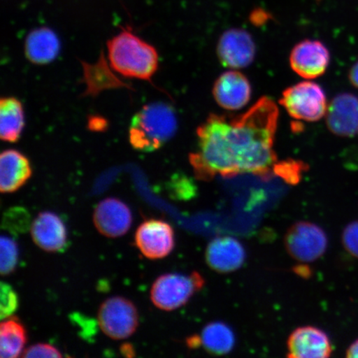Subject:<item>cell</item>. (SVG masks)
Segmentation results:
<instances>
[{"mask_svg": "<svg viewBox=\"0 0 358 358\" xmlns=\"http://www.w3.org/2000/svg\"><path fill=\"white\" fill-rule=\"evenodd\" d=\"M278 117L275 103L266 96L239 116L210 115L196 129L198 149L189 156L196 178L208 181L246 173L271 176L277 164Z\"/></svg>", "mask_w": 358, "mask_h": 358, "instance_id": "1", "label": "cell"}, {"mask_svg": "<svg viewBox=\"0 0 358 358\" xmlns=\"http://www.w3.org/2000/svg\"><path fill=\"white\" fill-rule=\"evenodd\" d=\"M110 66L125 78L149 80L159 69L156 48L131 30L123 29L107 42Z\"/></svg>", "mask_w": 358, "mask_h": 358, "instance_id": "2", "label": "cell"}, {"mask_svg": "<svg viewBox=\"0 0 358 358\" xmlns=\"http://www.w3.org/2000/svg\"><path fill=\"white\" fill-rule=\"evenodd\" d=\"M177 129L172 107L166 103H151L134 115L129 129V143L138 151H155L171 140Z\"/></svg>", "mask_w": 358, "mask_h": 358, "instance_id": "3", "label": "cell"}, {"mask_svg": "<svg viewBox=\"0 0 358 358\" xmlns=\"http://www.w3.org/2000/svg\"><path fill=\"white\" fill-rule=\"evenodd\" d=\"M204 285L205 280L199 272L187 275L169 273L154 282L150 290L151 301L161 310H176L185 306Z\"/></svg>", "mask_w": 358, "mask_h": 358, "instance_id": "4", "label": "cell"}, {"mask_svg": "<svg viewBox=\"0 0 358 358\" xmlns=\"http://www.w3.org/2000/svg\"><path fill=\"white\" fill-rule=\"evenodd\" d=\"M280 103L291 117L307 122H317L328 110L324 90L313 82L299 83L286 89Z\"/></svg>", "mask_w": 358, "mask_h": 358, "instance_id": "5", "label": "cell"}, {"mask_svg": "<svg viewBox=\"0 0 358 358\" xmlns=\"http://www.w3.org/2000/svg\"><path fill=\"white\" fill-rule=\"evenodd\" d=\"M97 320L102 332L113 340L131 337L138 326L136 306L129 299L120 296L109 298L101 303Z\"/></svg>", "mask_w": 358, "mask_h": 358, "instance_id": "6", "label": "cell"}, {"mask_svg": "<svg viewBox=\"0 0 358 358\" xmlns=\"http://www.w3.org/2000/svg\"><path fill=\"white\" fill-rule=\"evenodd\" d=\"M285 248L291 257L299 262L317 261L328 248V237L319 226L298 222L291 226L285 236Z\"/></svg>", "mask_w": 358, "mask_h": 358, "instance_id": "7", "label": "cell"}, {"mask_svg": "<svg viewBox=\"0 0 358 358\" xmlns=\"http://www.w3.org/2000/svg\"><path fill=\"white\" fill-rule=\"evenodd\" d=\"M134 238L138 249L150 259L168 257L176 244L171 225L157 219H150L141 224L137 228Z\"/></svg>", "mask_w": 358, "mask_h": 358, "instance_id": "8", "label": "cell"}, {"mask_svg": "<svg viewBox=\"0 0 358 358\" xmlns=\"http://www.w3.org/2000/svg\"><path fill=\"white\" fill-rule=\"evenodd\" d=\"M256 43L248 31L231 29L219 39L217 55L223 66L237 70L252 64L256 57Z\"/></svg>", "mask_w": 358, "mask_h": 358, "instance_id": "9", "label": "cell"}, {"mask_svg": "<svg viewBox=\"0 0 358 358\" xmlns=\"http://www.w3.org/2000/svg\"><path fill=\"white\" fill-rule=\"evenodd\" d=\"M291 69L304 79H315L324 75L329 66L330 52L324 43L304 40L290 53Z\"/></svg>", "mask_w": 358, "mask_h": 358, "instance_id": "10", "label": "cell"}, {"mask_svg": "<svg viewBox=\"0 0 358 358\" xmlns=\"http://www.w3.org/2000/svg\"><path fill=\"white\" fill-rule=\"evenodd\" d=\"M132 220L131 209L115 198L101 201L93 213V222L97 231L109 238L127 234L131 229Z\"/></svg>", "mask_w": 358, "mask_h": 358, "instance_id": "11", "label": "cell"}, {"mask_svg": "<svg viewBox=\"0 0 358 358\" xmlns=\"http://www.w3.org/2000/svg\"><path fill=\"white\" fill-rule=\"evenodd\" d=\"M213 95L223 109L237 110L248 104L252 86L248 78L236 70L228 71L214 83Z\"/></svg>", "mask_w": 358, "mask_h": 358, "instance_id": "12", "label": "cell"}, {"mask_svg": "<svg viewBox=\"0 0 358 358\" xmlns=\"http://www.w3.org/2000/svg\"><path fill=\"white\" fill-rule=\"evenodd\" d=\"M287 348V357L292 358H327L333 353L329 336L312 326L295 329L289 335Z\"/></svg>", "mask_w": 358, "mask_h": 358, "instance_id": "13", "label": "cell"}, {"mask_svg": "<svg viewBox=\"0 0 358 358\" xmlns=\"http://www.w3.org/2000/svg\"><path fill=\"white\" fill-rule=\"evenodd\" d=\"M326 123L338 136L352 137L358 131V97L350 93L339 94L327 110Z\"/></svg>", "mask_w": 358, "mask_h": 358, "instance_id": "14", "label": "cell"}, {"mask_svg": "<svg viewBox=\"0 0 358 358\" xmlns=\"http://www.w3.org/2000/svg\"><path fill=\"white\" fill-rule=\"evenodd\" d=\"M245 250L234 237L220 236L210 241L206 249V262L218 273L234 272L243 265Z\"/></svg>", "mask_w": 358, "mask_h": 358, "instance_id": "15", "label": "cell"}, {"mask_svg": "<svg viewBox=\"0 0 358 358\" xmlns=\"http://www.w3.org/2000/svg\"><path fill=\"white\" fill-rule=\"evenodd\" d=\"M34 243L44 252H60L66 245L67 234L64 222L51 212L39 213L31 227Z\"/></svg>", "mask_w": 358, "mask_h": 358, "instance_id": "16", "label": "cell"}, {"mask_svg": "<svg viewBox=\"0 0 358 358\" xmlns=\"http://www.w3.org/2000/svg\"><path fill=\"white\" fill-rule=\"evenodd\" d=\"M29 160L21 152L7 150L0 155V191L11 194L21 189L32 176Z\"/></svg>", "mask_w": 358, "mask_h": 358, "instance_id": "17", "label": "cell"}, {"mask_svg": "<svg viewBox=\"0 0 358 358\" xmlns=\"http://www.w3.org/2000/svg\"><path fill=\"white\" fill-rule=\"evenodd\" d=\"M60 40L47 27L35 29L27 36L24 51L27 59L36 65H46L59 55Z\"/></svg>", "mask_w": 358, "mask_h": 358, "instance_id": "18", "label": "cell"}, {"mask_svg": "<svg viewBox=\"0 0 358 358\" xmlns=\"http://www.w3.org/2000/svg\"><path fill=\"white\" fill-rule=\"evenodd\" d=\"M24 110L15 97H3L0 101V138L4 142L20 140L24 128Z\"/></svg>", "mask_w": 358, "mask_h": 358, "instance_id": "19", "label": "cell"}, {"mask_svg": "<svg viewBox=\"0 0 358 358\" xmlns=\"http://www.w3.org/2000/svg\"><path fill=\"white\" fill-rule=\"evenodd\" d=\"M199 337L205 350L217 356L229 353L236 342L234 331L222 322H213L205 326Z\"/></svg>", "mask_w": 358, "mask_h": 358, "instance_id": "20", "label": "cell"}, {"mask_svg": "<svg viewBox=\"0 0 358 358\" xmlns=\"http://www.w3.org/2000/svg\"><path fill=\"white\" fill-rule=\"evenodd\" d=\"M27 343V332L17 317H10L0 324V357L16 358L21 356Z\"/></svg>", "mask_w": 358, "mask_h": 358, "instance_id": "21", "label": "cell"}, {"mask_svg": "<svg viewBox=\"0 0 358 358\" xmlns=\"http://www.w3.org/2000/svg\"><path fill=\"white\" fill-rule=\"evenodd\" d=\"M19 250L15 241L2 236L0 238V272L2 275L11 274L15 270Z\"/></svg>", "mask_w": 358, "mask_h": 358, "instance_id": "22", "label": "cell"}, {"mask_svg": "<svg viewBox=\"0 0 358 358\" xmlns=\"http://www.w3.org/2000/svg\"><path fill=\"white\" fill-rule=\"evenodd\" d=\"M306 167L301 162L296 161H284L276 164L274 168V173L283 178L289 185H296L301 179L302 172Z\"/></svg>", "mask_w": 358, "mask_h": 358, "instance_id": "23", "label": "cell"}, {"mask_svg": "<svg viewBox=\"0 0 358 358\" xmlns=\"http://www.w3.org/2000/svg\"><path fill=\"white\" fill-rule=\"evenodd\" d=\"M0 317L3 320L15 312L19 306V299L11 286L3 282L0 285Z\"/></svg>", "mask_w": 358, "mask_h": 358, "instance_id": "24", "label": "cell"}, {"mask_svg": "<svg viewBox=\"0 0 358 358\" xmlns=\"http://www.w3.org/2000/svg\"><path fill=\"white\" fill-rule=\"evenodd\" d=\"M342 240L347 252L358 259V221L348 224L343 232Z\"/></svg>", "mask_w": 358, "mask_h": 358, "instance_id": "25", "label": "cell"}, {"mask_svg": "<svg viewBox=\"0 0 358 358\" xmlns=\"http://www.w3.org/2000/svg\"><path fill=\"white\" fill-rule=\"evenodd\" d=\"M22 357H62V353L55 346L48 343H37L24 351Z\"/></svg>", "mask_w": 358, "mask_h": 358, "instance_id": "26", "label": "cell"}, {"mask_svg": "<svg viewBox=\"0 0 358 358\" xmlns=\"http://www.w3.org/2000/svg\"><path fill=\"white\" fill-rule=\"evenodd\" d=\"M88 128L90 131L95 132L105 131L108 124L105 118L100 115H92L88 120Z\"/></svg>", "mask_w": 358, "mask_h": 358, "instance_id": "27", "label": "cell"}, {"mask_svg": "<svg viewBox=\"0 0 358 358\" xmlns=\"http://www.w3.org/2000/svg\"><path fill=\"white\" fill-rule=\"evenodd\" d=\"M348 77L353 86L358 89V61L352 66Z\"/></svg>", "mask_w": 358, "mask_h": 358, "instance_id": "28", "label": "cell"}, {"mask_svg": "<svg viewBox=\"0 0 358 358\" xmlns=\"http://www.w3.org/2000/svg\"><path fill=\"white\" fill-rule=\"evenodd\" d=\"M120 352H122L124 357H127L136 356V352H134V347L129 343L123 344V345L120 347Z\"/></svg>", "mask_w": 358, "mask_h": 358, "instance_id": "29", "label": "cell"}, {"mask_svg": "<svg viewBox=\"0 0 358 358\" xmlns=\"http://www.w3.org/2000/svg\"><path fill=\"white\" fill-rule=\"evenodd\" d=\"M347 357L358 358V339L353 342L347 350Z\"/></svg>", "mask_w": 358, "mask_h": 358, "instance_id": "30", "label": "cell"}]
</instances>
